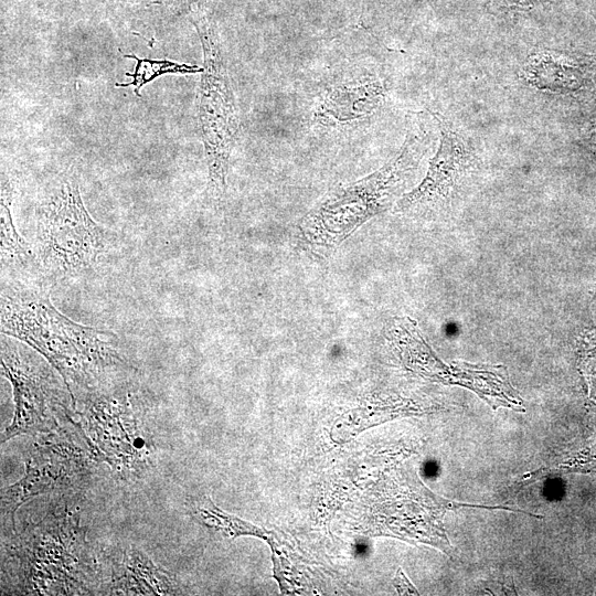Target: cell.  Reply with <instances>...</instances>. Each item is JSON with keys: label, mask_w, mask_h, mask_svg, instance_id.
I'll list each match as a JSON object with an SVG mask.
<instances>
[{"label": "cell", "mask_w": 596, "mask_h": 596, "mask_svg": "<svg viewBox=\"0 0 596 596\" xmlns=\"http://www.w3.org/2000/svg\"><path fill=\"white\" fill-rule=\"evenodd\" d=\"M1 372L11 383L14 402L13 417L1 433V444L21 435L53 433L60 428L58 422L68 419L65 393L50 368L3 334Z\"/></svg>", "instance_id": "obj_7"}, {"label": "cell", "mask_w": 596, "mask_h": 596, "mask_svg": "<svg viewBox=\"0 0 596 596\" xmlns=\"http://www.w3.org/2000/svg\"><path fill=\"white\" fill-rule=\"evenodd\" d=\"M115 240L89 215L74 174H63L36 205L33 249L47 283L92 274L110 254Z\"/></svg>", "instance_id": "obj_4"}, {"label": "cell", "mask_w": 596, "mask_h": 596, "mask_svg": "<svg viewBox=\"0 0 596 596\" xmlns=\"http://www.w3.org/2000/svg\"><path fill=\"white\" fill-rule=\"evenodd\" d=\"M12 196V188L2 177L0 198L1 278H43L33 247L19 235L14 226L11 213Z\"/></svg>", "instance_id": "obj_13"}, {"label": "cell", "mask_w": 596, "mask_h": 596, "mask_svg": "<svg viewBox=\"0 0 596 596\" xmlns=\"http://www.w3.org/2000/svg\"><path fill=\"white\" fill-rule=\"evenodd\" d=\"M136 61L135 72L126 73L131 78L129 83H116V87L132 86L135 95L139 96L140 88L164 74H196L202 73L203 67L198 65L177 63L169 60L141 58L135 54L125 55Z\"/></svg>", "instance_id": "obj_15"}, {"label": "cell", "mask_w": 596, "mask_h": 596, "mask_svg": "<svg viewBox=\"0 0 596 596\" xmlns=\"http://www.w3.org/2000/svg\"><path fill=\"white\" fill-rule=\"evenodd\" d=\"M109 594L175 595L177 583L168 571L136 547L120 550L113 558Z\"/></svg>", "instance_id": "obj_12"}, {"label": "cell", "mask_w": 596, "mask_h": 596, "mask_svg": "<svg viewBox=\"0 0 596 596\" xmlns=\"http://www.w3.org/2000/svg\"><path fill=\"white\" fill-rule=\"evenodd\" d=\"M430 141L425 124L413 121L394 158L360 180L332 188L301 217L299 245L328 255L366 221L387 211L414 177Z\"/></svg>", "instance_id": "obj_2"}, {"label": "cell", "mask_w": 596, "mask_h": 596, "mask_svg": "<svg viewBox=\"0 0 596 596\" xmlns=\"http://www.w3.org/2000/svg\"><path fill=\"white\" fill-rule=\"evenodd\" d=\"M396 588L403 594H418L416 588L409 583L404 574H398L396 578Z\"/></svg>", "instance_id": "obj_16"}, {"label": "cell", "mask_w": 596, "mask_h": 596, "mask_svg": "<svg viewBox=\"0 0 596 596\" xmlns=\"http://www.w3.org/2000/svg\"><path fill=\"white\" fill-rule=\"evenodd\" d=\"M528 79L540 89L565 92L578 85L576 68L553 53L540 52L528 60Z\"/></svg>", "instance_id": "obj_14"}, {"label": "cell", "mask_w": 596, "mask_h": 596, "mask_svg": "<svg viewBox=\"0 0 596 596\" xmlns=\"http://www.w3.org/2000/svg\"><path fill=\"white\" fill-rule=\"evenodd\" d=\"M190 11L203 52L198 125L207 167L205 192L210 202L220 204L226 193L230 158L240 130L238 109L214 20L203 2L193 3Z\"/></svg>", "instance_id": "obj_5"}, {"label": "cell", "mask_w": 596, "mask_h": 596, "mask_svg": "<svg viewBox=\"0 0 596 596\" xmlns=\"http://www.w3.org/2000/svg\"><path fill=\"white\" fill-rule=\"evenodd\" d=\"M386 92L385 82L370 73L333 83L315 106V128L343 132L368 124L382 108Z\"/></svg>", "instance_id": "obj_10"}, {"label": "cell", "mask_w": 596, "mask_h": 596, "mask_svg": "<svg viewBox=\"0 0 596 596\" xmlns=\"http://www.w3.org/2000/svg\"><path fill=\"white\" fill-rule=\"evenodd\" d=\"M79 519L77 511L64 505L15 534L2 567L15 594L93 593L98 570Z\"/></svg>", "instance_id": "obj_3"}, {"label": "cell", "mask_w": 596, "mask_h": 596, "mask_svg": "<svg viewBox=\"0 0 596 596\" xmlns=\"http://www.w3.org/2000/svg\"><path fill=\"white\" fill-rule=\"evenodd\" d=\"M404 344L418 353L425 360V373L435 376L438 381L448 384H458L472 390L492 407L504 406L523 411L522 400L509 382L508 374L502 366H477L468 363H455L447 368L436 361L430 349L412 329L404 337Z\"/></svg>", "instance_id": "obj_11"}, {"label": "cell", "mask_w": 596, "mask_h": 596, "mask_svg": "<svg viewBox=\"0 0 596 596\" xmlns=\"http://www.w3.org/2000/svg\"><path fill=\"white\" fill-rule=\"evenodd\" d=\"M440 145L423 181L396 202L395 211L426 214L448 210L467 188L479 168V159L467 137L439 114Z\"/></svg>", "instance_id": "obj_8"}, {"label": "cell", "mask_w": 596, "mask_h": 596, "mask_svg": "<svg viewBox=\"0 0 596 596\" xmlns=\"http://www.w3.org/2000/svg\"><path fill=\"white\" fill-rule=\"evenodd\" d=\"M152 1H157V0H152Z\"/></svg>", "instance_id": "obj_17"}, {"label": "cell", "mask_w": 596, "mask_h": 596, "mask_svg": "<svg viewBox=\"0 0 596 596\" xmlns=\"http://www.w3.org/2000/svg\"><path fill=\"white\" fill-rule=\"evenodd\" d=\"M1 333L28 344L58 372L73 407L128 369L118 337L60 312L43 278H2Z\"/></svg>", "instance_id": "obj_1"}, {"label": "cell", "mask_w": 596, "mask_h": 596, "mask_svg": "<svg viewBox=\"0 0 596 596\" xmlns=\"http://www.w3.org/2000/svg\"><path fill=\"white\" fill-rule=\"evenodd\" d=\"M54 433V432H53ZM50 433L25 461L24 476L1 489V515L15 530V511L26 501L82 482L95 458L91 447H82L66 434Z\"/></svg>", "instance_id": "obj_9"}, {"label": "cell", "mask_w": 596, "mask_h": 596, "mask_svg": "<svg viewBox=\"0 0 596 596\" xmlns=\"http://www.w3.org/2000/svg\"><path fill=\"white\" fill-rule=\"evenodd\" d=\"M79 401L83 406L77 413L83 434L95 458L107 462L123 477L142 472L149 464L153 446L128 394L97 390Z\"/></svg>", "instance_id": "obj_6"}]
</instances>
